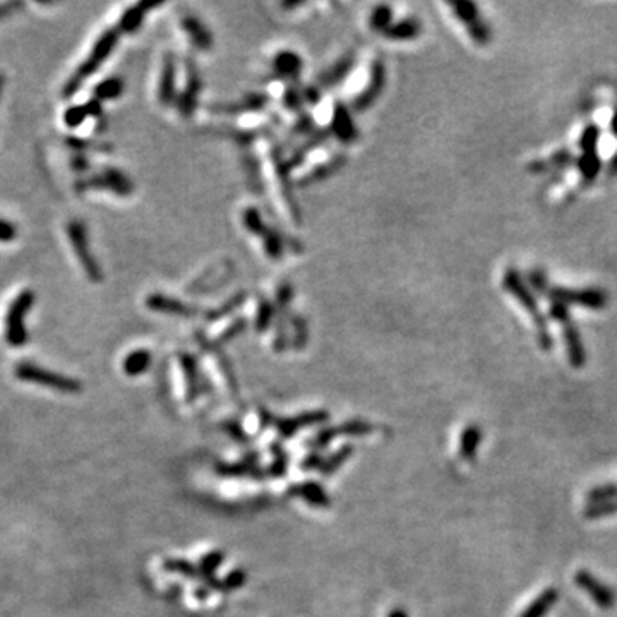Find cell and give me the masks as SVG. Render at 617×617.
<instances>
[{"label": "cell", "instance_id": "obj_28", "mask_svg": "<svg viewBox=\"0 0 617 617\" xmlns=\"http://www.w3.org/2000/svg\"><path fill=\"white\" fill-rule=\"evenodd\" d=\"M180 362L182 374H184L185 389H187V402H194L199 393V372H198V362L190 353H180L178 355Z\"/></svg>", "mask_w": 617, "mask_h": 617}, {"label": "cell", "instance_id": "obj_25", "mask_svg": "<svg viewBox=\"0 0 617 617\" xmlns=\"http://www.w3.org/2000/svg\"><path fill=\"white\" fill-rule=\"evenodd\" d=\"M420 33H422V24H420V21L417 18H407L398 21V23L391 24L382 35L393 41H410V40H415V38H419Z\"/></svg>", "mask_w": 617, "mask_h": 617}, {"label": "cell", "instance_id": "obj_22", "mask_svg": "<svg viewBox=\"0 0 617 617\" xmlns=\"http://www.w3.org/2000/svg\"><path fill=\"white\" fill-rule=\"evenodd\" d=\"M180 26L195 49L201 50V52H208V50L213 49L215 38H213V33L208 29V26H204L201 19L193 14H187L180 19Z\"/></svg>", "mask_w": 617, "mask_h": 617}, {"label": "cell", "instance_id": "obj_38", "mask_svg": "<svg viewBox=\"0 0 617 617\" xmlns=\"http://www.w3.org/2000/svg\"><path fill=\"white\" fill-rule=\"evenodd\" d=\"M612 499H617V484L597 485V487H593L586 494V501H588L590 506L608 503Z\"/></svg>", "mask_w": 617, "mask_h": 617}, {"label": "cell", "instance_id": "obj_9", "mask_svg": "<svg viewBox=\"0 0 617 617\" xmlns=\"http://www.w3.org/2000/svg\"><path fill=\"white\" fill-rule=\"evenodd\" d=\"M386 76L388 74H386L384 62H382L381 58H376V61L370 63L367 84L362 88L359 95L353 98L352 101L353 112H359V113L365 112L369 106H372L377 100H379V96L382 95V91H384L386 88Z\"/></svg>", "mask_w": 617, "mask_h": 617}, {"label": "cell", "instance_id": "obj_5", "mask_svg": "<svg viewBox=\"0 0 617 617\" xmlns=\"http://www.w3.org/2000/svg\"><path fill=\"white\" fill-rule=\"evenodd\" d=\"M35 304V292L23 290L14 297L6 312V340L11 347L19 348L28 342V330L24 325L28 312Z\"/></svg>", "mask_w": 617, "mask_h": 617}, {"label": "cell", "instance_id": "obj_41", "mask_svg": "<svg viewBox=\"0 0 617 617\" xmlns=\"http://www.w3.org/2000/svg\"><path fill=\"white\" fill-rule=\"evenodd\" d=\"M282 101L285 108L290 110V112H300L305 105L304 96H302V88L297 86V84H290V86L283 91Z\"/></svg>", "mask_w": 617, "mask_h": 617}, {"label": "cell", "instance_id": "obj_57", "mask_svg": "<svg viewBox=\"0 0 617 617\" xmlns=\"http://www.w3.org/2000/svg\"><path fill=\"white\" fill-rule=\"evenodd\" d=\"M4 84H6V76L2 74V72H0V96H2V91H4Z\"/></svg>", "mask_w": 617, "mask_h": 617}, {"label": "cell", "instance_id": "obj_47", "mask_svg": "<svg viewBox=\"0 0 617 617\" xmlns=\"http://www.w3.org/2000/svg\"><path fill=\"white\" fill-rule=\"evenodd\" d=\"M340 434H345V436H364V434H369L372 431V425L367 422H362V420H350V422L342 424V427L336 429Z\"/></svg>", "mask_w": 617, "mask_h": 617}, {"label": "cell", "instance_id": "obj_49", "mask_svg": "<svg viewBox=\"0 0 617 617\" xmlns=\"http://www.w3.org/2000/svg\"><path fill=\"white\" fill-rule=\"evenodd\" d=\"M336 434H338V431H336V429H330V427L322 429V431L319 432L317 436H316V439L310 442V446H314V448H316V449L325 448V446H327L331 441H333V437L336 436Z\"/></svg>", "mask_w": 617, "mask_h": 617}, {"label": "cell", "instance_id": "obj_24", "mask_svg": "<svg viewBox=\"0 0 617 617\" xmlns=\"http://www.w3.org/2000/svg\"><path fill=\"white\" fill-rule=\"evenodd\" d=\"M161 2H141V4H136V6L129 7L126 12L122 14L121 21H118V33H134L138 31L139 26L143 24L144 16L148 14V11L156 9V7H160Z\"/></svg>", "mask_w": 617, "mask_h": 617}, {"label": "cell", "instance_id": "obj_45", "mask_svg": "<svg viewBox=\"0 0 617 617\" xmlns=\"http://www.w3.org/2000/svg\"><path fill=\"white\" fill-rule=\"evenodd\" d=\"M163 569L172 573H180L184 574L185 578H198L195 574H199V569L194 568V566L185 559H167L163 563Z\"/></svg>", "mask_w": 617, "mask_h": 617}, {"label": "cell", "instance_id": "obj_52", "mask_svg": "<svg viewBox=\"0 0 617 617\" xmlns=\"http://www.w3.org/2000/svg\"><path fill=\"white\" fill-rule=\"evenodd\" d=\"M244 583H245V573L240 571V569H237V571H232L228 574L223 585L227 590H237L238 586H242Z\"/></svg>", "mask_w": 617, "mask_h": 617}, {"label": "cell", "instance_id": "obj_21", "mask_svg": "<svg viewBox=\"0 0 617 617\" xmlns=\"http://www.w3.org/2000/svg\"><path fill=\"white\" fill-rule=\"evenodd\" d=\"M175 78H177V63L173 53H167L161 62V74L158 83V100L161 105H172L177 100V89H175Z\"/></svg>", "mask_w": 617, "mask_h": 617}, {"label": "cell", "instance_id": "obj_31", "mask_svg": "<svg viewBox=\"0 0 617 617\" xmlns=\"http://www.w3.org/2000/svg\"><path fill=\"white\" fill-rule=\"evenodd\" d=\"M480 442H482V429L479 425L470 424L463 429L462 437H459V457L466 462H471L475 458Z\"/></svg>", "mask_w": 617, "mask_h": 617}, {"label": "cell", "instance_id": "obj_36", "mask_svg": "<svg viewBox=\"0 0 617 617\" xmlns=\"http://www.w3.org/2000/svg\"><path fill=\"white\" fill-rule=\"evenodd\" d=\"M393 24V9L389 6H376L369 16V26L372 31L384 33Z\"/></svg>", "mask_w": 617, "mask_h": 617}, {"label": "cell", "instance_id": "obj_29", "mask_svg": "<svg viewBox=\"0 0 617 617\" xmlns=\"http://www.w3.org/2000/svg\"><path fill=\"white\" fill-rule=\"evenodd\" d=\"M151 362H153L151 352L146 350V348H138V350L127 353L126 359L122 362V369L129 377H138V376H143L144 372H148Z\"/></svg>", "mask_w": 617, "mask_h": 617}, {"label": "cell", "instance_id": "obj_43", "mask_svg": "<svg viewBox=\"0 0 617 617\" xmlns=\"http://www.w3.org/2000/svg\"><path fill=\"white\" fill-rule=\"evenodd\" d=\"M88 117L89 112L86 105H74L69 106V108L66 110V113H63V123H66L69 129H76V127H79Z\"/></svg>", "mask_w": 617, "mask_h": 617}, {"label": "cell", "instance_id": "obj_40", "mask_svg": "<svg viewBox=\"0 0 617 617\" xmlns=\"http://www.w3.org/2000/svg\"><path fill=\"white\" fill-rule=\"evenodd\" d=\"M352 451H353L352 446H343L342 449H338L335 454H331V457L327 458L326 462L321 463V471H322V474H325V475H331V474H333V471L338 470V468L342 466L348 458H350Z\"/></svg>", "mask_w": 617, "mask_h": 617}, {"label": "cell", "instance_id": "obj_18", "mask_svg": "<svg viewBox=\"0 0 617 617\" xmlns=\"http://www.w3.org/2000/svg\"><path fill=\"white\" fill-rule=\"evenodd\" d=\"M270 103V96L265 93H250L238 101H230V103H215L211 105V112L221 115H242L250 112H259Z\"/></svg>", "mask_w": 617, "mask_h": 617}, {"label": "cell", "instance_id": "obj_37", "mask_svg": "<svg viewBox=\"0 0 617 617\" xmlns=\"http://www.w3.org/2000/svg\"><path fill=\"white\" fill-rule=\"evenodd\" d=\"M293 300V287L292 283L283 282L278 285V288H276L275 292V307H276V314L278 316H285L287 317V314L290 312V305Z\"/></svg>", "mask_w": 617, "mask_h": 617}, {"label": "cell", "instance_id": "obj_27", "mask_svg": "<svg viewBox=\"0 0 617 617\" xmlns=\"http://www.w3.org/2000/svg\"><path fill=\"white\" fill-rule=\"evenodd\" d=\"M557 600H559V591L554 586H549L521 612L520 617H546L554 608Z\"/></svg>", "mask_w": 617, "mask_h": 617}, {"label": "cell", "instance_id": "obj_42", "mask_svg": "<svg viewBox=\"0 0 617 617\" xmlns=\"http://www.w3.org/2000/svg\"><path fill=\"white\" fill-rule=\"evenodd\" d=\"M290 326L293 330V335H295L293 336V345H295V348H304L309 336L307 322H305V319L299 316V314H293L290 317Z\"/></svg>", "mask_w": 617, "mask_h": 617}, {"label": "cell", "instance_id": "obj_39", "mask_svg": "<svg viewBox=\"0 0 617 617\" xmlns=\"http://www.w3.org/2000/svg\"><path fill=\"white\" fill-rule=\"evenodd\" d=\"M245 330V321L244 319H235V321L232 322V325L225 327L223 331H221V335L216 336V338H213L210 345H208V348H218L220 345L230 342V340L237 338V336H240L244 333Z\"/></svg>", "mask_w": 617, "mask_h": 617}, {"label": "cell", "instance_id": "obj_1", "mask_svg": "<svg viewBox=\"0 0 617 617\" xmlns=\"http://www.w3.org/2000/svg\"><path fill=\"white\" fill-rule=\"evenodd\" d=\"M118 35H121V33H118L117 28H110L101 33V36L96 40V44L91 49V52H89L86 61L81 63L79 69L76 71V74L72 76L69 83H67L66 88H63V96L69 98L71 95H74L81 84H83V81L88 79L89 76H93L98 69H100L101 63L110 57V53H112L115 46H117Z\"/></svg>", "mask_w": 617, "mask_h": 617}, {"label": "cell", "instance_id": "obj_59", "mask_svg": "<svg viewBox=\"0 0 617 617\" xmlns=\"http://www.w3.org/2000/svg\"><path fill=\"white\" fill-rule=\"evenodd\" d=\"M612 131H614V134L617 136V113L614 115V118H612Z\"/></svg>", "mask_w": 617, "mask_h": 617}, {"label": "cell", "instance_id": "obj_10", "mask_svg": "<svg viewBox=\"0 0 617 617\" xmlns=\"http://www.w3.org/2000/svg\"><path fill=\"white\" fill-rule=\"evenodd\" d=\"M203 91V79L199 74L198 66L193 58H187L185 62V86L178 93L175 103L178 108V113L184 118H190L198 108L199 95Z\"/></svg>", "mask_w": 617, "mask_h": 617}, {"label": "cell", "instance_id": "obj_54", "mask_svg": "<svg viewBox=\"0 0 617 617\" xmlns=\"http://www.w3.org/2000/svg\"><path fill=\"white\" fill-rule=\"evenodd\" d=\"M316 465H321V458H319L316 453H312V454H310V457L304 462V468H305V470H310V468H317Z\"/></svg>", "mask_w": 617, "mask_h": 617}, {"label": "cell", "instance_id": "obj_3", "mask_svg": "<svg viewBox=\"0 0 617 617\" xmlns=\"http://www.w3.org/2000/svg\"><path fill=\"white\" fill-rule=\"evenodd\" d=\"M240 220L247 232L256 235L259 240L262 242V249H265L266 256L275 262L282 261L285 256L283 238L280 235V232H276L275 228H271L270 225L266 223L265 218H262L261 211L254 206L245 208V210L242 211Z\"/></svg>", "mask_w": 617, "mask_h": 617}, {"label": "cell", "instance_id": "obj_46", "mask_svg": "<svg viewBox=\"0 0 617 617\" xmlns=\"http://www.w3.org/2000/svg\"><path fill=\"white\" fill-rule=\"evenodd\" d=\"M225 559V554L220 551L210 552L206 557H203L201 559V566H199V571L203 574H206V576H213V573L218 569V566H221Z\"/></svg>", "mask_w": 617, "mask_h": 617}, {"label": "cell", "instance_id": "obj_23", "mask_svg": "<svg viewBox=\"0 0 617 617\" xmlns=\"http://www.w3.org/2000/svg\"><path fill=\"white\" fill-rule=\"evenodd\" d=\"M345 163H347V156L345 155L331 156L330 160L322 161V163H319L314 168H310L309 172L305 173V175L302 177L299 182H297V185L310 187V185L319 184V182H325L330 177L336 175V173H338L340 170L345 167Z\"/></svg>", "mask_w": 617, "mask_h": 617}, {"label": "cell", "instance_id": "obj_8", "mask_svg": "<svg viewBox=\"0 0 617 617\" xmlns=\"http://www.w3.org/2000/svg\"><path fill=\"white\" fill-rule=\"evenodd\" d=\"M551 317L556 319V321L563 326L566 348H568V357L571 365L573 367H581L586 360L585 347H583L580 335H578L576 326L573 325L571 317H569L566 305L551 302Z\"/></svg>", "mask_w": 617, "mask_h": 617}, {"label": "cell", "instance_id": "obj_58", "mask_svg": "<svg viewBox=\"0 0 617 617\" xmlns=\"http://www.w3.org/2000/svg\"><path fill=\"white\" fill-rule=\"evenodd\" d=\"M611 172L612 173H617V156L614 160H612V163H611Z\"/></svg>", "mask_w": 617, "mask_h": 617}, {"label": "cell", "instance_id": "obj_14", "mask_svg": "<svg viewBox=\"0 0 617 617\" xmlns=\"http://www.w3.org/2000/svg\"><path fill=\"white\" fill-rule=\"evenodd\" d=\"M330 134L338 139L343 144H353L359 139V129H357L355 122H353L352 112L347 105L336 101L333 105V112H331L330 122Z\"/></svg>", "mask_w": 617, "mask_h": 617}, {"label": "cell", "instance_id": "obj_26", "mask_svg": "<svg viewBox=\"0 0 617 617\" xmlns=\"http://www.w3.org/2000/svg\"><path fill=\"white\" fill-rule=\"evenodd\" d=\"M327 138H330V131H316L314 134H310L309 138H305V141L302 143V146L297 148L295 151L292 153L290 156L287 158V165L288 168L293 170L297 167H300L302 161L309 156V153L312 150H316V148L322 146L327 141Z\"/></svg>", "mask_w": 617, "mask_h": 617}, {"label": "cell", "instance_id": "obj_55", "mask_svg": "<svg viewBox=\"0 0 617 617\" xmlns=\"http://www.w3.org/2000/svg\"><path fill=\"white\" fill-rule=\"evenodd\" d=\"M72 163H74V168H78V170H88V161L84 160V158H74L72 160Z\"/></svg>", "mask_w": 617, "mask_h": 617}, {"label": "cell", "instance_id": "obj_15", "mask_svg": "<svg viewBox=\"0 0 617 617\" xmlns=\"http://www.w3.org/2000/svg\"><path fill=\"white\" fill-rule=\"evenodd\" d=\"M88 187H95V189H108L118 195H131L134 193L133 180L117 168H105L100 175L89 178L88 182L81 184L78 189H88Z\"/></svg>", "mask_w": 617, "mask_h": 617}, {"label": "cell", "instance_id": "obj_53", "mask_svg": "<svg viewBox=\"0 0 617 617\" xmlns=\"http://www.w3.org/2000/svg\"><path fill=\"white\" fill-rule=\"evenodd\" d=\"M23 6L21 2H7V4H0V19H6L7 16H11L12 12L18 11L19 7Z\"/></svg>", "mask_w": 617, "mask_h": 617}, {"label": "cell", "instance_id": "obj_50", "mask_svg": "<svg viewBox=\"0 0 617 617\" xmlns=\"http://www.w3.org/2000/svg\"><path fill=\"white\" fill-rule=\"evenodd\" d=\"M18 237V228L11 221L0 220V242H12Z\"/></svg>", "mask_w": 617, "mask_h": 617}, {"label": "cell", "instance_id": "obj_6", "mask_svg": "<svg viewBox=\"0 0 617 617\" xmlns=\"http://www.w3.org/2000/svg\"><path fill=\"white\" fill-rule=\"evenodd\" d=\"M503 283H504L506 290L511 292L513 295L516 297L518 300H520V304L523 305V307L529 310L531 319H534L535 325H537V327H539L540 347H542L544 350H549V348L552 347V338H551V335H549L546 319L542 317V312H540V309L537 307V302L534 300V295H531L529 288H526L525 285L521 283L520 276H518L516 271H513V270L506 271Z\"/></svg>", "mask_w": 617, "mask_h": 617}, {"label": "cell", "instance_id": "obj_17", "mask_svg": "<svg viewBox=\"0 0 617 617\" xmlns=\"http://www.w3.org/2000/svg\"><path fill=\"white\" fill-rule=\"evenodd\" d=\"M146 307L153 312L170 314L177 317H194L198 314V307L193 304H187L184 300H178L175 297L165 295V293L155 292L146 297Z\"/></svg>", "mask_w": 617, "mask_h": 617}, {"label": "cell", "instance_id": "obj_20", "mask_svg": "<svg viewBox=\"0 0 617 617\" xmlns=\"http://www.w3.org/2000/svg\"><path fill=\"white\" fill-rule=\"evenodd\" d=\"M357 58L355 53L348 52L342 55V57L336 61L333 66L327 67L325 72H321V76H319L317 79V86L319 88H325V89H333L336 86H340V84L343 83L345 79L350 76V72L353 69V66H355Z\"/></svg>", "mask_w": 617, "mask_h": 617}, {"label": "cell", "instance_id": "obj_2", "mask_svg": "<svg viewBox=\"0 0 617 617\" xmlns=\"http://www.w3.org/2000/svg\"><path fill=\"white\" fill-rule=\"evenodd\" d=\"M530 283L535 290L544 293L547 299H551L556 304H576L583 305V307L590 309H602L606 305V293L602 290H566V288H551L547 285V280L544 273L540 271H531L530 273Z\"/></svg>", "mask_w": 617, "mask_h": 617}, {"label": "cell", "instance_id": "obj_19", "mask_svg": "<svg viewBox=\"0 0 617 617\" xmlns=\"http://www.w3.org/2000/svg\"><path fill=\"white\" fill-rule=\"evenodd\" d=\"M271 71L275 72L276 78L297 81L302 71H304V61L293 50H280V52L275 53L273 61H271Z\"/></svg>", "mask_w": 617, "mask_h": 617}, {"label": "cell", "instance_id": "obj_56", "mask_svg": "<svg viewBox=\"0 0 617 617\" xmlns=\"http://www.w3.org/2000/svg\"><path fill=\"white\" fill-rule=\"evenodd\" d=\"M388 617H408V614L403 608H393V611L389 612Z\"/></svg>", "mask_w": 617, "mask_h": 617}, {"label": "cell", "instance_id": "obj_13", "mask_svg": "<svg viewBox=\"0 0 617 617\" xmlns=\"http://www.w3.org/2000/svg\"><path fill=\"white\" fill-rule=\"evenodd\" d=\"M574 583L603 611H608V608L616 606L614 590L603 581H600L598 578H595V574H591L590 571H585V569L578 571L574 574Z\"/></svg>", "mask_w": 617, "mask_h": 617}, {"label": "cell", "instance_id": "obj_35", "mask_svg": "<svg viewBox=\"0 0 617 617\" xmlns=\"http://www.w3.org/2000/svg\"><path fill=\"white\" fill-rule=\"evenodd\" d=\"M275 319H276V307L273 302L266 299V297H259L257 309H256V321H254L257 333H265V331L270 330V326L273 325Z\"/></svg>", "mask_w": 617, "mask_h": 617}, {"label": "cell", "instance_id": "obj_32", "mask_svg": "<svg viewBox=\"0 0 617 617\" xmlns=\"http://www.w3.org/2000/svg\"><path fill=\"white\" fill-rule=\"evenodd\" d=\"M293 496H299L300 499L305 501V503L317 506V508H327V506L331 504V499L327 497L325 489L316 482L297 485V487L293 489Z\"/></svg>", "mask_w": 617, "mask_h": 617}, {"label": "cell", "instance_id": "obj_48", "mask_svg": "<svg viewBox=\"0 0 617 617\" xmlns=\"http://www.w3.org/2000/svg\"><path fill=\"white\" fill-rule=\"evenodd\" d=\"M292 134L295 136H310L314 134V121L309 113L302 112L292 127Z\"/></svg>", "mask_w": 617, "mask_h": 617}, {"label": "cell", "instance_id": "obj_11", "mask_svg": "<svg viewBox=\"0 0 617 617\" xmlns=\"http://www.w3.org/2000/svg\"><path fill=\"white\" fill-rule=\"evenodd\" d=\"M270 158H271V163H273L275 178L276 182H278V190H280V195H282L285 208H287L288 213L293 216V221L299 223L300 211L299 208H297V201L292 194V182H290L292 170L288 168L287 160L282 156V151H280L278 146H270Z\"/></svg>", "mask_w": 617, "mask_h": 617}, {"label": "cell", "instance_id": "obj_16", "mask_svg": "<svg viewBox=\"0 0 617 617\" xmlns=\"http://www.w3.org/2000/svg\"><path fill=\"white\" fill-rule=\"evenodd\" d=\"M597 141H598V129L595 126H590L581 136L580 146L583 148V156L578 161L583 177L586 182H591L597 177L600 170V160L597 156Z\"/></svg>", "mask_w": 617, "mask_h": 617}, {"label": "cell", "instance_id": "obj_30", "mask_svg": "<svg viewBox=\"0 0 617 617\" xmlns=\"http://www.w3.org/2000/svg\"><path fill=\"white\" fill-rule=\"evenodd\" d=\"M326 419H327L326 412H309V414L297 415L295 419L280 420L278 429L282 436H292V434H295L299 429L309 427V425H314L319 422H325Z\"/></svg>", "mask_w": 617, "mask_h": 617}, {"label": "cell", "instance_id": "obj_7", "mask_svg": "<svg viewBox=\"0 0 617 617\" xmlns=\"http://www.w3.org/2000/svg\"><path fill=\"white\" fill-rule=\"evenodd\" d=\"M67 235L72 247H74V253L78 256L81 266L86 271L88 278L91 282H101L103 280V270L98 265L96 257L93 256L91 250H89V240H88V232L84 223H81L78 220H72L71 223H67Z\"/></svg>", "mask_w": 617, "mask_h": 617}, {"label": "cell", "instance_id": "obj_44", "mask_svg": "<svg viewBox=\"0 0 617 617\" xmlns=\"http://www.w3.org/2000/svg\"><path fill=\"white\" fill-rule=\"evenodd\" d=\"M612 514H617V499L608 501V503L588 506V508L585 509V518H588V520H598V518L612 516Z\"/></svg>", "mask_w": 617, "mask_h": 617}, {"label": "cell", "instance_id": "obj_51", "mask_svg": "<svg viewBox=\"0 0 617 617\" xmlns=\"http://www.w3.org/2000/svg\"><path fill=\"white\" fill-rule=\"evenodd\" d=\"M302 96H304V103L317 105L319 101H321V88H319L317 84L302 88Z\"/></svg>", "mask_w": 617, "mask_h": 617}, {"label": "cell", "instance_id": "obj_12", "mask_svg": "<svg viewBox=\"0 0 617 617\" xmlns=\"http://www.w3.org/2000/svg\"><path fill=\"white\" fill-rule=\"evenodd\" d=\"M451 9L454 11V16L462 21L466 26L468 35L471 36V40L476 45L485 46L491 41V31H489L487 24L484 23L482 16H480L479 9H476L475 4L471 2H453L449 4Z\"/></svg>", "mask_w": 617, "mask_h": 617}, {"label": "cell", "instance_id": "obj_34", "mask_svg": "<svg viewBox=\"0 0 617 617\" xmlns=\"http://www.w3.org/2000/svg\"><path fill=\"white\" fill-rule=\"evenodd\" d=\"M245 297H247L245 292L235 293V295L230 297V299L225 300L223 304L218 305V307L208 310V312L204 314V319H206V321H210V322H215V321H218V319H221V317L230 316V314L235 312L237 309H240V305L245 302Z\"/></svg>", "mask_w": 617, "mask_h": 617}, {"label": "cell", "instance_id": "obj_33", "mask_svg": "<svg viewBox=\"0 0 617 617\" xmlns=\"http://www.w3.org/2000/svg\"><path fill=\"white\" fill-rule=\"evenodd\" d=\"M126 84L121 78H106L98 83L95 89H93V98L98 101H106V100H117L122 95Z\"/></svg>", "mask_w": 617, "mask_h": 617}, {"label": "cell", "instance_id": "obj_4", "mask_svg": "<svg viewBox=\"0 0 617 617\" xmlns=\"http://www.w3.org/2000/svg\"><path fill=\"white\" fill-rule=\"evenodd\" d=\"M16 377L24 382H35L38 386H45L58 393H79L83 389L81 381L74 377L63 376V374L52 372V370L40 367V365L31 364V362H21L16 365Z\"/></svg>", "mask_w": 617, "mask_h": 617}]
</instances>
